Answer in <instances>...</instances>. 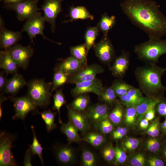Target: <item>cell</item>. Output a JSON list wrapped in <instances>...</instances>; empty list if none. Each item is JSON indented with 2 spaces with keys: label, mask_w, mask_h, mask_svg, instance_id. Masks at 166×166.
<instances>
[{
  "label": "cell",
  "mask_w": 166,
  "mask_h": 166,
  "mask_svg": "<svg viewBox=\"0 0 166 166\" xmlns=\"http://www.w3.org/2000/svg\"><path fill=\"white\" fill-rule=\"evenodd\" d=\"M121 7L132 23L145 32L149 38L166 34V17L152 0H125Z\"/></svg>",
  "instance_id": "1"
},
{
  "label": "cell",
  "mask_w": 166,
  "mask_h": 166,
  "mask_svg": "<svg viewBox=\"0 0 166 166\" xmlns=\"http://www.w3.org/2000/svg\"><path fill=\"white\" fill-rule=\"evenodd\" d=\"M166 68L155 63H146L137 67L134 71L136 79L140 89L146 96L152 98H161L166 87L161 82Z\"/></svg>",
  "instance_id": "2"
},
{
  "label": "cell",
  "mask_w": 166,
  "mask_h": 166,
  "mask_svg": "<svg viewBox=\"0 0 166 166\" xmlns=\"http://www.w3.org/2000/svg\"><path fill=\"white\" fill-rule=\"evenodd\" d=\"M134 52L140 60L146 63L156 64L161 56L166 54V39L149 38L136 45Z\"/></svg>",
  "instance_id": "3"
},
{
  "label": "cell",
  "mask_w": 166,
  "mask_h": 166,
  "mask_svg": "<svg viewBox=\"0 0 166 166\" xmlns=\"http://www.w3.org/2000/svg\"><path fill=\"white\" fill-rule=\"evenodd\" d=\"M27 95L37 106L45 108L49 103L52 82H47L43 79L34 78L27 83Z\"/></svg>",
  "instance_id": "4"
},
{
  "label": "cell",
  "mask_w": 166,
  "mask_h": 166,
  "mask_svg": "<svg viewBox=\"0 0 166 166\" xmlns=\"http://www.w3.org/2000/svg\"><path fill=\"white\" fill-rule=\"evenodd\" d=\"M17 137L16 134L6 131L0 133V166H16L18 164L11 152L13 143Z\"/></svg>",
  "instance_id": "5"
},
{
  "label": "cell",
  "mask_w": 166,
  "mask_h": 166,
  "mask_svg": "<svg viewBox=\"0 0 166 166\" xmlns=\"http://www.w3.org/2000/svg\"><path fill=\"white\" fill-rule=\"evenodd\" d=\"M44 18L42 14L38 12L34 16L26 20L24 24L21 31L26 32L28 35L31 42L34 44V38L37 35H41L44 39L47 40L58 44L60 43L54 42L48 38L44 34L45 26Z\"/></svg>",
  "instance_id": "6"
},
{
  "label": "cell",
  "mask_w": 166,
  "mask_h": 166,
  "mask_svg": "<svg viewBox=\"0 0 166 166\" xmlns=\"http://www.w3.org/2000/svg\"><path fill=\"white\" fill-rule=\"evenodd\" d=\"M38 0H26L14 4L7 3L8 9L14 11L17 18L20 21L27 20L39 12L38 7Z\"/></svg>",
  "instance_id": "7"
},
{
  "label": "cell",
  "mask_w": 166,
  "mask_h": 166,
  "mask_svg": "<svg viewBox=\"0 0 166 166\" xmlns=\"http://www.w3.org/2000/svg\"><path fill=\"white\" fill-rule=\"evenodd\" d=\"M10 98L14 103L15 112V114L12 118L14 120H24L29 113L35 110L37 107L27 94L19 97H10Z\"/></svg>",
  "instance_id": "8"
},
{
  "label": "cell",
  "mask_w": 166,
  "mask_h": 166,
  "mask_svg": "<svg viewBox=\"0 0 166 166\" xmlns=\"http://www.w3.org/2000/svg\"><path fill=\"white\" fill-rule=\"evenodd\" d=\"M8 49L10 55L18 66L24 69H26L30 60L34 53V49L31 45L24 46L16 44Z\"/></svg>",
  "instance_id": "9"
},
{
  "label": "cell",
  "mask_w": 166,
  "mask_h": 166,
  "mask_svg": "<svg viewBox=\"0 0 166 166\" xmlns=\"http://www.w3.org/2000/svg\"><path fill=\"white\" fill-rule=\"evenodd\" d=\"M63 0H45L41 9L45 22L50 25L51 30L54 33L56 29V19L62 11L61 3Z\"/></svg>",
  "instance_id": "10"
},
{
  "label": "cell",
  "mask_w": 166,
  "mask_h": 166,
  "mask_svg": "<svg viewBox=\"0 0 166 166\" xmlns=\"http://www.w3.org/2000/svg\"><path fill=\"white\" fill-rule=\"evenodd\" d=\"M93 47L96 55L101 62L108 64L113 59L115 51L108 35H104L99 42L94 44Z\"/></svg>",
  "instance_id": "11"
},
{
  "label": "cell",
  "mask_w": 166,
  "mask_h": 166,
  "mask_svg": "<svg viewBox=\"0 0 166 166\" xmlns=\"http://www.w3.org/2000/svg\"><path fill=\"white\" fill-rule=\"evenodd\" d=\"M104 71L101 66L97 64L87 65L76 74L69 77L67 83L75 84L79 82L92 81L96 78L97 74Z\"/></svg>",
  "instance_id": "12"
},
{
  "label": "cell",
  "mask_w": 166,
  "mask_h": 166,
  "mask_svg": "<svg viewBox=\"0 0 166 166\" xmlns=\"http://www.w3.org/2000/svg\"><path fill=\"white\" fill-rule=\"evenodd\" d=\"M52 151L57 161L61 165H70L75 161V150L68 144H55L52 147Z\"/></svg>",
  "instance_id": "13"
},
{
  "label": "cell",
  "mask_w": 166,
  "mask_h": 166,
  "mask_svg": "<svg viewBox=\"0 0 166 166\" xmlns=\"http://www.w3.org/2000/svg\"><path fill=\"white\" fill-rule=\"evenodd\" d=\"M75 85V87L71 91L72 95L75 98L89 93H93L98 96L104 88L101 81L96 78L91 81L79 82Z\"/></svg>",
  "instance_id": "14"
},
{
  "label": "cell",
  "mask_w": 166,
  "mask_h": 166,
  "mask_svg": "<svg viewBox=\"0 0 166 166\" xmlns=\"http://www.w3.org/2000/svg\"><path fill=\"white\" fill-rule=\"evenodd\" d=\"M66 107L69 121L82 133L86 132L90 128V122L85 113L74 110L69 106Z\"/></svg>",
  "instance_id": "15"
},
{
  "label": "cell",
  "mask_w": 166,
  "mask_h": 166,
  "mask_svg": "<svg viewBox=\"0 0 166 166\" xmlns=\"http://www.w3.org/2000/svg\"><path fill=\"white\" fill-rule=\"evenodd\" d=\"M130 57L128 51L123 50L121 54L115 59L110 68L113 76L118 77L124 76L128 68Z\"/></svg>",
  "instance_id": "16"
},
{
  "label": "cell",
  "mask_w": 166,
  "mask_h": 166,
  "mask_svg": "<svg viewBox=\"0 0 166 166\" xmlns=\"http://www.w3.org/2000/svg\"><path fill=\"white\" fill-rule=\"evenodd\" d=\"M109 105L105 103H98L88 106L85 113L89 122L96 124L102 119L108 117Z\"/></svg>",
  "instance_id": "17"
},
{
  "label": "cell",
  "mask_w": 166,
  "mask_h": 166,
  "mask_svg": "<svg viewBox=\"0 0 166 166\" xmlns=\"http://www.w3.org/2000/svg\"><path fill=\"white\" fill-rule=\"evenodd\" d=\"M21 31L14 32L0 26V46L3 49H9L22 38Z\"/></svg>",
  "instance_id": "18"
},
{
  "label": "cell",
  "mask_w": 166,
  "mask_h": 166,
  "mask_svg": "<svg viewBox=\"0 0 166 166\" xmlns=\"http://www.w3.org/2000/svg\"><path fill=\"white\" fill-rule=\"evenodd\" d=\"M60 60L61 61L55 70H61L69 77L76 74L85 67L81 62L72 56Z\"/></svg>",
  "instance_id": "19"
},
{
  "label": "cell",
  "mask_w": 166,
  "mask_h": 166,
  "mask_svg": "<svg viewBox=\"0 0 166 166\" xmlns=\"http://www.w3.org/2000/svg\"><path fill=\"white\" fill-rule=\"evenodd\" d=\"M27 84L22 75L17 72L15 73L11 78L7 79L3 93H7L14 97L19 90Z\"/></svg>",
  "instance_id": "20"
},
{
  "label": "cell",
  "mask_w": 166,
  "mask_h": 166,
  "mask_svg": "<svg viewBox=\"0 0 166 166\" xmlns=\"http://www.w3.org/2000/svg\"><path fill=\"white\" fill-rule=\"evenodd\" d=\"M18 66L12 57L8 49L0 52V68L7 74L14 73L18 71Z\"/></svg>",
  "instance_id": "21"
},
{
  "label": "cell",
  "mask_w": 166,
  "mask_h": 166,
  "mask_svg": "<svg viewBox=\"0 0 166 166\" xmlns=\"http://www.w3.org/2000/svg\"><path fill=\"white\" fill-rule=\"evenodd\" d=\"M144 98L140 90L134 87L130 89L126 94L119 97L121 103L126 106H136Z\"/></svg>",
  "instance_id": "22"
},
{
  "label": "cell",
  "mask_w": 166,
  "mask_h": 166,
  "mask_svg": "<svg viewBox=\"0 0 166 166\" xmlns=\"http://www.w3.org/2000/svg\"><path fill=\"white\" fill-rule=\"evenodd\" d=\"M162 99L161 98H152L146 96L135 106L136 117L138 121L142 119L146 112L151 108L156 107V104Z\"/></svg>",
  "instance_id": "23"
},
{
  "label": "cell",
  "mask_w": 166,
  "mask_h": 166,
  "mask_svg": "<svg viewBox=\"0 0 166 166\" xmlns=\"http://www.w3.org/2000/svg\"><path fill=\"white\" fill-rule=\"evenodd\" d=\"M70 19L63 22H73L78 19L84 20L89 19L93 20L94 17L91 14L86 8L83 6L71 7L69 10V16Z\"/></svg>",
  "instance_id": "24"
},
{
  "label": "cell",
  "mask_w": 166,
  "mask_h": 166,
  "mask_svg": "<svg viewBox=\"0 0 166 166\" xmlns=\"http://www.w3.org/2000/svg\"><path fill=\"white\" fill-rule=\"evenodd\" d=\"M60 131L66 135L69 143L78 142L82 140L78 133L79 130L69 121L66 123L61 124Z\"/></svg>",
  "instance_id": "25"
},
{
  "label": "cell",
  "mask_w": 166,
  "mask_h": 166,
  "mask_svg": "<svg viewBox=\"0 0 166 166\" xmlns=\"http://www.w3.org/2000/svg\"><path fill=\"white\" fill-rule=\"evenodd\" d=\"M116 24V17L112 15L109 16L106 13L102 15L101 20L97 26L99 29L104 34L107 35L108 32Z\"/></svg>",
  "instance_id": "26"
},
{
  "label": "cell",
  "mask_w": 166,
  "mask_h": 166,
  "mask_svg": "<svg viewBox=\"0 0 166 166\" xmlns=\"http://www.w3.org/2000/svg\"><path fill=\"white\" fill-rule=\"evenodd\" d=\"M90 102V98L86 94L79 95L69 106L72 109L83 112L87 109Z\"/></svg>",
  "instance_id": "27"
},
{
  "label": "cell",
  "mask_w": 166,
  "mask_h": 166,
  "mask_svg": "<svg viewBox=\"0 0 166 166\" xmlns=\"http://www.w3.org/2000/svg\"><path fill=\"white\" fill-rule=\"evenodd\" d=\"M70 51L72 56L81 62L85 66H87V57L88 54L85 43L71 47Z\"/></svg>",
  "instance_id": "28"
},
{
  "label": "cell",
  "mask_w": 166,
  "mask_h": 166,
  "mask_svg": "<svg viewBox=\"0 0 166 166\" xmlns=\"http://www.w3.org/2000/svg\"><path fill=\"white\" fill-rule=\"evenodd\" d=\"M99 30L97 26L89 27L86 30L84 38L87 54L90 49L94 45L95 40L98 35Z\"/></svg>",
  "instance_id": "29"
},
{
  "label": "cell",
  "mask_w": 166,
  "mask_h": 166,
  "mask_svg": "<svg viewBox=\"0 0 166 166\" xmlns=\"http://www.w3.org/2000/svg\"><path fill=\"white\" fill-rule=\"evenodd\" d=\"M83 140L96 147H101L105 141V137L101 134L94 132L87 134Z\"/></svg>",
  "instance_id": "30"
},
{
  "label": "cell",
  "mask_w": 166,
  "mask_h": 166,
  "mask_svg": "<svg viewBox=\"0 0 166 166\" xmlns=\"http://www.w3.org/2000/svg\"><path fill=\"white\" fill-rule=\"evenodd\" d=\"M69 77L60 70H55L53 80L52 92L67 83Z\"/></svg>",
  "instance_id": "31"
},
{
  "label": "cell",
  "mask_w": 166,
  "mask_h": 166,
  "mask_svg": "<svg viewBox=\"0 0 166 166\" xmlns=\"http://www.w3.org/2000/svg\"><path fill=\"white\" fill-rule=\"evenodd\" d=\"M98 96L100 100L108 105L115 102L117 97L111 86L104 87Z\"/></svg>",
  "instance_id": "32"
},
{
  "label": "cell",
  "mask_w": 166,
  "mask_h": 166,
  "mask_svg": "<svg viewBox=\"0 0 166 166\" xmlns=\"http://www.w3.org/2000/svg\"><path fill=\"white\" fill-rule=\"evenodd\" d=\"M41 115L42 118L45 123L48 132L56 128V125L55 123L56 113L48 109L42 112L41 113Z\"/></svg>",
  "instance_id": "33"
},
{
  "label": "cell",
  "mask_w": 166,
  "mask_h": 166,
  "mask_svg": "<svg viewBox=\"0 0 166 166\" xmlns=\"http://www.w3.org/2000/svg\"><path fill=\"white\" fill-rule=\"evenodd\" d=\"M53 98L54 100L53 108L54 109L56 110L58 113L59 122L61 124L63 123L61 117L60 110L61 107L66 103L62 88L56 90V93L53 96Z\"/></svg>",
  "instance_id": "34"
},
{
  "label": "cell",
  "mask_w": 166,
  "mask_h": 166,
  "mask_svg": "<svg viewBox=\"0 0 166 166\" xmlns=\"http://www.w3.org/2000/svg\"><path fill=\"white\" fill-rule=\"evenodd\" d=\"M117 97H119L125 94L134 86L121 80L115 81L111 86Z\"/></svg>",
  "instance_id": "35"
},
{
  "label": "cell",
  "mask_w": 166,
  "mask_h": 166,
  "mask_svg": "<svg viewBox=\"0 0 166 166\" xmlns=\"http://www.w3.org/2000/svg\"><path fill=\"white\" fill-rule=\"evenodd\" d=\"M31 128L32 131L33 139L32 144L30 145L31 148V150L33 156L37 155L39 158L41 163L43 165H44V163L42 157V152L44 148L42 146L41 144L39 142L36 136L33 126H31Z\"/></svg>",
  "instance_id": "36"
},
{
  "label": "cell",
  "mask_w": 166,
  "mask_h": 166,
  "mask_svg": "<svg viewBox=\"0 0 166 166\" xmlns=\"http://www.w3.org/2000/svg\"><path fill=\"white\" fill-rule=\"evenodd\" d=\"M81 161L84 166H93L96 164L97 160L95 154L89 150L85 149L82 152Z\"/></svg>",
  "instance_id": "37"
},
{
  "label": "cell",
  "mask_w": 166,
  "mask_h": 166,
  "mask_svg": "<svg viewBox=\"0 0 166 166\" xmlns=\"http://www.w3.org/2000/svg\"><path fill=\"white\" fill-rule=\"evenodd\" d=\"M123 114V107L121 104H117L109 115V117L112 123L117 124L121 122Z\"/></svg>",
  "instance_id": "38"
},
{
  "label": "cell",
  "mask_w": 166,
  "mask_h": 166,
  "mask_svg": "<svg viewBox=\"0 0 166 166\" xmlns=\"http://www.w3.org/2000/svg\"><path fill=\"white\" fill-rule=\"evenodd\" d=\"M108 117L100 120L95 124L96 127L100 132L103 134H107L111 132L113 130V126Z\"/></svg>",
  "instance_id": "39"
},
{
  "label": "cell",
  "mask_w": 166,
  "mask_h": 166,
  "mask_svg": "<svg viewBox=\"0 0 166 166\" xmlns=\"http://www.w3.org/2000/svg\"><path fill=\"white\" fill-rule=\"evenodd\" d=\"M126 106L125 121L127 124L131 125L134 123L136 118V112L135 106Z\"/></svg>",
  "instance_id": "40"
},
{
  "label": "cell",
  "mask_w": 166,
  "mask_h": 166,
  "mask_svg": "<svg viewBox=\"0 0 166 166\" xmlns=\"http://www.w3.org/2000/svg\"><path fill=\"white\" fill-rule=\"evenodd\" d=\"M102 155L104 160L107 162H110L115 159L114 148L110 145L104 147L101 152Z\"/></svg>",
  "instance_id": "41"
},
{
  "label": "cell",
  "mask_w": 166,
  "mask_h": 166,
  "mask_svg": "<svg viewBox=\"0 0 166 166\" xmlns=\"http://www.w3.org/2000/svg\"><path fill=\"white\" fill-rule=\"evenodd\" d=\"M130 163L133 166H143L145 164V159L142 154H138L131 159Z\"/></svg>",
  "instance_id": "42"
},
{
  "label": "cell",
  "mask_w": 166,
  "mask_h": 166,
  "mask_svg": "<svg viewBox=\"0 0 166 166\" xmlns=\"http://www.w3.org/2000/svg\"><path fill=\"white\" fill-rule=\"evenodd\" d=\"M114 148L115 153V159L116 161L119 164L124 163L127 158L126 154L117 146Z\"/></svg>",
  "instance_id": "43"
},
{
  "label": "cell",
  "mask_w": 166,
  "mask_h": 166,
  "mask_svg": "<svg viewBox=\"0 0 166 166\" xmlns=\"http://www.w3.org/2000/svg\"><path fill=\"white\" fill-rule=\"evenodd\" d=\"M147 146L148 150L151 152H155L158 150L160 144L158 140L155 138H151L147 142Z\"/></svg>",
  "instance_id": "44"
},
{
  "label": "cell",
  "mask_w": 166,
  "mask_h": 166,
  "mask_svg": "<svg viewBox=\"0 0 166 166\" xmlns=\"http://www.w3.org/2000/svg\"><path fill=\"white\" fill-rule=\"evenodd\" d=\"M127 132V129L126 128L119 127L113 131L112 136L114 139H120L126 134Z\"/></svg>",
  "instance_id": "45"
},
{
  "label": "cell",
  "mask_w": 166,
  "mask_h": 166,
  "mask_svg": "<svg viewBox=\"0 0 166 166\" xmlns=\"http://www.w3.org/2000/svg\"><path fill=\"white\" fill-rule=\"evenodd\" d=\"M156 110L161 116H166V101L162 99L156 105Z\"/></svg>",
  "instance_id": "46"
},
{
  "label": "cell",
  "mask_w": 166,
  "mask_h": 166,
  "mask_svg": "<svg viewBox=\"0 0 166 166\" xmlns=\"http://www.w3.org/2000/svg\"><path fill=\"white\" fill-rule=\"evenodd\" d=\"M33 155L31 153V148L26 149L24 157L23 164L25 166H31V160Z\"/></svg>",
  "instance_id": "47"
},
{
  "label": "cell",
  "mask_w": 166,
  "mask_h": 166,
  "mask_svg": "<svg viewBox=\"0 0 166 166\" xmlns=\"http://www.w3.org/2000/svg\"><path fill=\"white\" fill-rule=\"evenodd\" d=\"M148 163L150 166H163L164 165L162 160L155 157L149 159L148 160Z\"/></svg>",
  "instance_id": "48"
},
{
  "label": "cell",
  "mask_w": 166,
  "mask_h": 166,
  "mask_svg": "<svg viewBox=\"0 0 166 166\" xmlns=\"http://www.w3.org/2000/svg\"><path fill=\"white\" fill-rule=\"evenodd\" d=\"M5 72V71H4ZM4 72H0V92H3L5 89L7 79L4 76Z\"/></svg>",
  "instance_id": "49"
},
{
  "label": "cell",
  "mask_w": 166,
  "mask_h": 166,
  "mask_svg": "<svg viewBox=\"0 0 166 166\" xmlns=\"http://www.w3.org/2000/svg\"><path fill=\"white\" fill-rule=\"evenodd\" d=\"M156 107H153L149 109L145 113V118L148 121H150L155 117Z\"/></svg>",
  "instance_id": "50"
},
{
  "label": "cell",
  "mask_w": 166,
  "mask_h": 166,
  "mask_svg": "<svg viewBox=\"0 0 166 166\" xmlns=\"http://www.w3.org/2000/svg\"><path fill=\"white\" fill-rule=\"evenodd\" d=\"M152 124L153 126V137H156L158 136L159 133V122L158 120H156L154 121Z\"/></svg>",
  "instance_id": "51"
},
{
  "label": "cell",
  "mask_w": 166,
  "mask_h": 166,
  "mask_svg": "<svg viewBox=\"0 0 166 166\" xmlns=\"http://www.w3.org/2000/svg\"><path fill=\"white\" fill-rule=\"evenodd\" d=\"M148 121L146 118L142 119L140 121V128L142 129H144L147 128L148 125Z\"/></svg>",
  "instance_id": "52"
},
{
  "label": "cell",
  "mask_w": 166,
  "mask_h": 166,
  "mask_svg": "<svg viewBox=\"0 0 166 166\" xmlns=\"http://www.w3.org/2000/svg\"><path fill=\"white\" fill-rule=\"evenodd\" d=\"M8 98L6 97L3 96L2 94H0V120L2 116V110L1 108L2 103L5 101L7 100Z\"/></svg>",
  "instance_id": "53"
},
{
  "label": "cell",
  "mask_w": 166,
  "mask_h": 166,
  "mask_svg": "<svg viewBox=\"0 0 166 166\" xmlns=\"http://www.w3.org/2000/svg\"><path fill=\"white\" fill-rule=\"evenodd\" d=\"M139 143V141L137 139L134 138H130L125 142L124 145L132 144H138Z\"/></svg>",
  "instance_id": "54"
},
{
  "label": "cell",
  "mask_w": 166,
  "mask_h": 166,
  "mask_svg": "<svg viewBox=\"0 0 166 166\" xmlns=\"http://www.w3.org/2000/svg\"><path fill=\"white\" fill-rule=\"evenodd\" d=\"M124 145L129 150H134L137 148L138 144H125Z\"/></svg>",
  "instance_id": "55"
},
{
  "label": "cell",
  "mask_w": 166,
  "mask_h": 166,
  "mask_svg": "<svg viewBox=\"0 0 166 166\" xmlns=\"http://www.w3.org/2000/svg\"><path fill=\"white\" fill-rule=\"evenodd\" d=\"M3 1L6 3L14 4L22 2L26 0H0Z\"/></svg>",
  "instance_id": "56"
},
{
  "label": "cell",
  "mask_w": 166,
  "mask_h": 166,
  "mask_svg": "<svg viewBox=\"0 0 166 166\" xmlns=\"http://www.w3.org/2000/svg\"><path fill=\"white\" fill-rule=\"evenodd\" d=\"M147 133L149 136L151 137H153V126L152 124L148 128L147 131Z\"/></svg>",
  "instance_id": "57"
},
{
  "label": "cell",
  "mask_w": 166,
  "mask_h": 166,
  "mask_svg": "<svg viewBox=\"0 0 166 166\" xmlns=\"http://www.w3.org/2000/svg\"><path fill=\"white\" fill-rule=\"evenodd\" d=\"M162 127L164 131L166 132V119L164 122L162 123Z\"/></svg>",
  "instance_id": "58"
},
{
  "label": "cell",
  "mask_w": 166,
  "mask_h": 166,
  "mask_svg": "<svg viewBox=\"0 0 166 166\" xmlns=\"http://www.w3.org/2000/svg\"><path fill=\"white\" fill-rule=\"evenodd\" d=\"M164 154L166 158V148L164 149Z\"/></svg>",
  "instance_id": "59"
},
{
  "label": "cell",
  "mask_w": 166,
  "mask_h": 166,
  "mask_svg": "<svg viewBox=\"0 0 166 166\" xmlns=\"http://www.w3.org/2000/svg\"></svg>",
  "instance_id": "60"
}]
</instances>
